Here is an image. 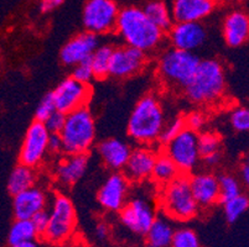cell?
Listing matches in <instances>:
<instances>
[{
	"label": "cell",
	"mask_w": 249,
	"mask_h": 247,
	"mask_svg": "<svg viewBox=\"0 0 249 247\" xmlns=\"http://www.w3.org/2000/svg\"><path fill=\"white\" fill-rule=\"evenodd\" d=\"M114 31L124 45L146 54L159 49L165 38L164 31L155 26L138 6H126L119 10Z\"/></svg>",
	"instance_id": "1"
},
{
	"label": "cell",
	"mask_w": 249,
	"mask_h": 247,
	"mask_svg": "<svg viewBox=\"0 0 249 247\" xmlns=\"http://www.w3.org/2000/svg\"><path fill=\"white\" fill-rule=\"evenodd\" d=\"M165 122L166 119L161 101L155 94H146L133 108L126 131L129 137L140 146H153L159 142Z\"/></svg>",
	"instance_id": "2"
},
{
	"label": "cell",
	"mask_w": 249,
	"mask_h": 247,
	"mask_svg": "<svg viewBox=\"0 0 249 247\" xmlns=\"http://www.w3.org/2000/svg\"><path fill=\"white\" fill-rule=\"evenodd\" d=\"M226 72L223 65L214 58L200 60L197 71L187 87L185 97L198 105H212L223 98L226 92Z\"/></svg>",
	"instance_id": "3"
},
{
	"label": "cell",
	"mask_w": 249,
	"mask_h": 247,
	"mask_svg": "<svg viewBox=\"0 0 249 247\" xmlns=\"http://www.w3.org/2000/svg\"><path fill=\"white\" fill-rule=\"evenodd\" d=\"M158 208L169 220L178 223L192 220L198 214L200 207L192 196L189 176L180 174L162 185L158 194Z\"/></svg>",
	"instance_id": "4"
},
{
	"label": "cell",
	"mask_w": 249,
	"mask_h": 247,
	"mask_svg": "<svg viewBox=\"0 0 249 247\" xmlns=\"http://www.w3.org/2000/svg\"><path fill=\"white\" fill-rule=\"evenodd\" d=\"M62 140L65 155L88 153L97 136L96 120L87 106L76 109L66 114L65 124L58 133Z\"/></svg>",
	"instance_id": "5"
},
{
	"label": "cell",
	"mask_w": 249,
	"mask_h": 247,
	"mask_svg": "<svg viewBox=\"0 0 249 247\" xmlns=\"http://www.w3.org/2000/svg\"><path fill=\"white\" fill-rule=\"evenodd\" d=\"M200 58L195 52L170 47L160 54L156 71L165 85L174 89H185L197 71Z\"/></svg>",
	"instance_id": "6"
},
{
	"label": "cell",
	"mask_w": 249,
	"mask_h": 247,
	"mask_svg": "<svg viewBox=\"0 0 249 247\" xmlns=\"http://www.w3.org/2000/svg\"><path fill=\"white\" fill-rule=\"evenodd\" d=\"M76 228V209L69 197L57 194L49 210V225L42 239L51 245H62L72 236Z\"/></svg>",
	"instance_id": "7"
},
{
	"label": "cell",
	"mask_w": 249,
	"mask_h": 247,
	"mask_svg": "<svg viewBox=\"0 0 249 247\" xmlns=\"http://www.w3.org/2000/svg\"><path fill=\"white\" fill-rule=\"evenodd\" d=\"M197 137V132L185 128L173 140L164 145V152L173 160L181 174L189 176L198 166L201 157Z\"/></svg>",
	"instance_id": "8"
},
{
	"label": "cell",
	"mask_w": 249,
	"mask_h": 247,
	"mask_svg": "<svg viewBox=\"0 0 249 247\" xmlns=\"http://www.w3.org/2000/svg\"><path fill=\"white\" fill-rule=\"evenodd\" d=\"M119 10L115 0H87L82 13L86 31L97 36L113 33Z\"/></svg>",
	"instance_id": "9"
},
{
	"label": "cell",
	"mask_w": 249,
	"mask_h": 247,
	"mask_svg": "<svg viewBox=\"0 0 249 247\" xmlns=\"http://www.w3.org/2000/svg\"><path fill=\"white\" fill-rule=\"evenodd\" d=\"M50 132L45 128L44 122L34 121L25 133L24 141L19 153L20 165L37 168L41 166L46 156L49 155Z\"/></svg>",
	"instance_id": "10"
},
{
	"label": "cell",
	"mask_w": 249,
	"mask_h": 247,
	"mask_svg": "<svg viewBox=\"0 0 249 247\" xmlns=\"http://www.w3.org/2000/svg\"><path fill=\"white\" fill-rule=\"evenodd\" d=\"M156 216L158 214L155 207L148 199L142 197L126 200L124 207L119 210L121 223L129 231L140 236H145L146 231L149 230Z\"/></svg>",
	"instance_id": "11"
},
{
	"label": "cell",
	"mask_w": 249,
	"mask_h": 247,
	"mask_svg": "<svg viewBox=\"0 0 249 247\" xmlns=\"http://www.w3.org/2000/svg\"><path fill=\"white\" fill-rule=\"evenodd\" d=\"M90 95H92V89L89 84L74 81L72 77L63 79L55 88V90L51 92L56 110L63 114H69L76 109L87 106Z\"/></svg>",
	"instance_id": "12"
},
{
	"label": "cell",
	"mask_w": 249,
	"mask_h": 247,
	"mask_svg": "<svg viewBox=\"0 0 249 247\" xmlns=\"http://www.w3.org/2000/svg\"><path fill=\"white\" fill-rule=\"evenodd\" d=\"M148 65V54L126 45L113 47L109 76L118 79L137 76Z\"/></svg>",
	"instance_id": "13"
},
{
	"label": "cell",
	"mask_w": 249,
	"mask_h": 247,
	"mask_svg": "<svg viewBox=\"0 0 249 247\" xmlns=\"http://www.w3.org/2000/svg\"><path fill=\"white\" fill-rule=\"evenodd\" d=\"M130 182L122 172H113L97 193V200L104 210L119 213L128 200Z\"/></svg>",
	"instance_id": "14"
},
{
	"label": "cell",
	"mask_w": 249,
	"mask_h": 247,
	"mask_svg": "<svg viewBox=\"0 0 249 247\" xmlns=\"http://www.w3.org/2000/svg\"><path fill=\"white\" fill-rule=\"evenodd\" d=\"M207 31L201 22H174L167 31L173 49L195 52L205 45Z\"/></svg>",
	"instance_id": "15"
},
{
	"label": "cell",
	"mask_w": 249,
	"mask_h": 247,
	"mask_svg": "<svg viewBox=\"0 0 249 247\" xmlns=\"http://www.w3.org/2000/svg\"><path fill=\"white\" fill-rule=\"evenodd\" d=\"M156 151L151 146H139L132 149L123 174L129 182L140 183L151 178L154 162L156 158Z\"/></svg>",
	"instance_id": "16"
},
{
	"label": "cell",
	"mask_w": 249,
	"mask_h": 247,
	"mask_svg": "<svg viewBox=\"0 0 249 247\" xmlns=\"http://www.w3.org/2000/svg\"><path fill=\"white\" fill-rule=\"evenodd\" d=\"M218 0H173L174 22H201L216 10Z\"/></svg>",
	"instance_id": "17"
},
{
	"label": "cell",
	"mask_w": 249,
	"mask_h": 247,
	"mask_svg": "<svg viewBox=\"0 0 249 247\" xmlns=\"http://www.w3.org/2000/svg\"><path fill=\"white\" fill-rule=\"evenodd\" d=\"M99 36L85 31L80 35L74 36L62 47L60 57L62 63L73 67L81 62L88 61L90 54L99 46Z\"/></svg>",
	"instance_id": "18"
},
{
	"label": "cell",
	"mask_w": 249,
	"mask_h": 247,
	"mask_svg": "<svg viewBox=\"0 0 249 247\" xmlns=\"http://www.w3.org/2000/svg\"><path fill=\"white\" fill-rule=\"evenodd\" d=\"M192 196L200 208H211L219 203L218 177L210 172L189 176Z\"/></svg>",
	"instance_id": "19"
},
{
	"label": "cell",
	"mask_w": 249,
	"mask_h": 247,
	"mask_svg": "<svg viewBox=\"0 0 249 247\" xmlns=\"http://www.w3.org/2000/svg\"><path fill=\"white\" fill-rule=\"evenodd\" d=\"M47 204H49V198L46 192L41 187L34 185L14 196L13 209L17 219L30 220L38 212L46 209Z\"/></svg>",
	"instance_id": "20"
},
{
	"label": "cell",
	"mask_w": 249,
	"mask_h": 247,
	"mask_svg": "<svg viewBox=\"0 0 249 247\" xmlns=\"http://www.w3.org/2000/svg\"><path fill=\"white\" fill-rule=\"evenodd\" d=\"M97 152L108 169L113 172H121L128 162L132 147L123 140L110 137L99 142L97 146Z\"/></svg>",
	"instance_id": "21"
},
{
	"label": "cell",
	"mask_w": 249,
	"mask_h": 247,
	"mask_svg": "<svg viewBox=\"0 0 249 247\" xmlns=\"http://www.w3.org/2000/svg\"><path fill=\"white\" fill-rule=\"evenodd\" d=\"M88 158L87 153L81 155H65L55 168V178L63 187H72L85 176L87 172Z\"/></svg>",
	"instance_id": "22"
},
{
	"label": "cell",
	"mask_w": 249,
	"mask_h": 247,
	"mask_svg": "<svg viewBox=\"0 0 249 247\" xmlns=\"http://www.w3.org/2000/svg\"><path fill=\"white\" fill-rule=\"evenodd\" d=\"M222 33L230 47H241L249 37V17L243 10H233L226 16Z\"/></svg>",
	"instance_id": "23"
},
{
	"label": "cell",
	"mask_w": 249,
	"mask_h": 247,
	"mask_svg": "<svg viewBox=\"0 0 249 247\" xmlns=\"http://www.w3.org/2000/svg\"><path fill=\"white\" fill-rule=\"evenodd\" d=\"M175 229L165 216H156L146 231V244L149 247H170Z\"/></svg>",
	"instance_id": "24"
},
{
	"label": "cell",
	"mask_w": 249,
	"mask_h": 247,
	"mask_svg": "<svg viewBox=\"0 0 249 247\" xmlns=\"http://www.w3.org/2000/svg\"><path fill=\"white\" fill-rule=\"evenodd\" d=\"M180 174V171H178L175 163L164 151L156 153L150 180H153L156 184L162 187V185L175 180L176 177H178Z\"/></svg>",
	"instance_id": "25"
},
{
	"label": "cell",
	"mask_w": 249,
	"mask_h": 247,
	"mask_svg": "<svg viewBox=\"0 0 249 247\" xmlns=\"http://www.w3.org/2000/svg\"><path fill=\"white\" fill-rule=\"evenodd\" d=\"M34 185H36L35 168L19 165L11 171L8 180V190L13 197Z\"/></svg>",
	"instance_id": "26"
},
{
	"label": "cell",
	"mask_w": 249,
	"mask_h": 247,
	"mask_svg": "<svg viewBox=\"0 0 249 247\" xmlns=\"http://www.w3.org/2000/svg\"><path fill=\"white\" fill-rule=\"evenodd\" d=\"M142 10L148 19L164 33H167L170 27L173 26V15L165 0H151Z\"/></svg>",
	"instance_id": "27"
},
{
	"label": "cell",
	"mask_w": 249,
	"mask_h": 247,
	"mask_svg": "<svg viewBox=\"0 0 249 247\" xmlns=\"http://www.w3.org/2000/svg\"><path fill=\"white\" fill-rule=\"evenodd\" d=\"M113 47L109 45H99L88 58L94 79H106L109 76V65Z\"/></svg>",
	"instance_id": "28"
},
{
	"label": "cell",
	"mask_w": 249,
	"mask_h": 247,
	"mask_svg": "<svg viewBox=\"0 0 249 247\" xmlns=\"http://www.w3.org/2000/svg\"><path fill=\"white\" fill-rule=\"evenodd\" d=\"M36 237H37V232L31 220L17 219L9 230L8 242L11 247H17L22 242L35 240Z\"/></svg>",
	"instance_id": "29"
},
{
	"label": "cell",
	"mask_w": 249,
	"mask_h": 247,
	"mask_svg": "<svg viewBox=\"0 0 249 247\" xmlns=\"http://www.w3.org/2000/svg\"><path fill=\"white\" fill-rule=\"evenodd\" d=\"M222 204H223V209H225L226 219L228 220V223L233 224L246 214L249 207V200L247 196L239 194L230 200L223 201Z\"/></svg>",
	"instance_id": "30"
},
{
	"label": "cell",
	"mask_w": 249,
	"mask_h": 247,
	"mask_svg": "<svg viewBox=\"0 0 249 247\" xmlns=\"http://www.w3.org/2000/svg\"><path fill=\"white\" fill-rule=\"evenodd\" d=\"M219 203L227 201L242 194V185L237 177L232 174H223L218 177Z\"/></svg>",
	"instance_id": "31"
},
{
	"label": "cell",
	"mask_w": 249,
	"mask_h": 247,
	"mask_svg": "<svg viewBox=\"0 0 249 247\" xmlns=\"http://www.w3.org/2000/svg\"><path fill=\"white\" fill-rule=\"evenodd\" d=\"M170 247H202L196 231L190 228H180L174 231Z\"/></svg>",
	"instance_id": "32"
},
{
	"label": "cell",
	"mask_w": 249,
	"mask_h": 247,
	"mask_svg": "<svg viewBox=\"0 0 249 247\" xmlns=\"http://www.w3.org/2000/svg\"><path fill=\"white\" fill-rule=\"evenodd\" d=\"M197 146L200 157L203 158L208 155H212V153L219 152V148H221V139H219V136L217 133L206 131V132H202L198 135Z\"/></svg>",
	"instance_id": "33"
},
{
	"label": "cell",
	"mask_w": 249,
	"mask_h": 247,
	"mask_svg": "<svg viewBox=\"0 0 249 247\" xmlns=\"http://www.w3.org/2000/svg\"><path fill=\"white\" fill-rule=\"evenodd\" d=\"M231 126L237 132H247L249 130V110L246 106H237L230 114Z\"/></svg>",
	"instance_id": "34"
},
{
	"label": "cell",
	"mask_w": 249,
	"mask_h": 247,
	"mask_svg": "<svg viewBox=\"0 0 249 247\" xmlns=\"http://www.w3.org/2000/svg\"><path fill=\"white\" fill-rule=\"evenodd\" d=\"M183 129H185V121H183V117L181 116H176L170 120L169 122H165L161 133H160L159 142L161 145L167 144L170 140H173Z\"/></svg>",
	"instance_id": "35"
},
{
	"label": "cell",
	"mask_w": 249,
	"mask_h": 247,
	"mask_svg": "<svg viewBox=\"0 0 249 247\" xmlns=\"http://www.w3.org/2000/svg\"><path fill=\"white\" fill-rule=\"evenodd\" d=\"M56 108H55V104H53V100H52V97H51V93L46 94L44 98L41 99V101L38 103L37 108H36V112H35V117H36V121H40V122H44L52 113L55 112Z\"/></svg>",
	"instance_id": "36"
},
{
	"label": "cell",
	"mask_w": 249,
	"mask_h": 247,
	"mask_svg": "<svg viewBox=\"0 0 249 247\" xmlns=\"http://www.w3.org/2000/svg\"><path fill=\"white\" fill-rule=\"evenodd\" d=\"M72 78L77 82L85 83V84H89V82L93 79V72L88 61L81 62L78 65L73 66V71H72Z\"/></svg>",
	"instance_id": "37"
},
{
	"label": "cell",
	"mask_w": 249,
	"mask_h": 247,
	"mask_svg": "<svg viewBox=\"0 0 249 247\" xmlns=\"http://www.w3.org/2000/svg\"><path fill=\"white\" fill-rule=\"evenodd\" d=\"M65 119H66V114L55 110L45 120L44 125L50 133H60L63 128V124H65Z\"/></svg>",
	"instance_id": "38"
},
{
	"label": "cell",
	"mask_w": 249,
	"mask_h": 247,
	"mask_svg": "<svg viewBox=\"0 0 249 247\" xmlns=\"http://www.w3.org/2000/svg\"><path fill=\"white\" fill-rule=\"evenodd\" d=\"M183 121H185V128L195 131V132H198L206 125V116L201 112H191L183 117Z\"/></svg>",
	"instance_id": "39"
},
{
	"label": "cell",
	"mask_w": 249,
	"mask_h": 247,
	"mask_svg": "<svg viewBox=\"0 0 249 247\" xmlns=\"http://www.w3.org/2000/svg\"><path fill=\"white\" fill-rule=\"evenodd\" d=\"M31 223L35 226V230L37 232V236H42L46 230L47 225H49V210L45 209L38 212L37 214L34 215L30 219Z\"/></svg>",
	"instance_id": "40"
},
{
	"label": "cell",
	"mask_w": 249,
	"mask_h": 247,
	"mask_svg": "<svg viewBox=\"0 0 249 247\" xmlns=\"http://www.w3.org/2000/svg\"><path fill=\"white\" fill-rule=\"evenodd\" d=\"M47 148H49V153H51V155H61V153H63L62 140H61L58 133H50Z\"/></svg>",
	"instance_id": "41"
},
{
	"label": "cell",
	"mask_w": 249,
	"mask_h": 247,
	"mask_svg": "<svg viewBox=\"0 0 249 247\" xmlns=\"http://www.w3.org/2000/svg\"><path fill=\"white\" fill-rule=\"evenodd\" d=\"M63 3L65 0H40V10L45 14L51 13L60 8Z\"/></svg>",
	"instance_id": "42"
},
{
	"label": "cell",
	"mask_w": 249,
	"mask_h": 247,
	"mask_svg": "<svg viewBox=\"0 0 249 247\" xmlns=\"http://www.w3.org/2000/svg\"><path fill=\"white\" fill-rule=\"evenodd\" d=\"M201 160L205 162L206 166L208 167H214L217 166L221 161V152H217V153H212V155H208L206 157L201 158Z\"/></svg>",
	"instance_id": "43"
},
{
	"label": "cell",
	"mask_w": 249,
	"mask_h": 247,
	"mask_svg": "<svg viewBox=\"0 0 249 247\" xmlns=\"http://www.w3.org/2000/svg\"><path fill=\"white\" fill-rule=\"evenodd\" d=\"M239 177H241V181L244 184H248L249 183V165L248 162L242 163L241 168H239Z\"/></svg>",
	"instance_id": "44"
},
{
	"label": "cell",
	"mask_w": 249,
	"mask_h": 247,
	"mask_svg": "<svg viewBox=\"0 0 249 247\" xmlns=\"http://www.w3.org/2000/svg\"><path fill=\"white\" fill-rule=\"evenodd\" d=\"M108 232H109V229H108L107 224L101 223L96 226V235L98 239L104 240L108 236Z\"/></svg>",
	"instance_id": "45"
},
{
	"label": "cell",
	"mask_w": 249,
	"mask_h": 247,
	"mask_svg": "<svg viewBox=\"0 0 249 247\" xmlns=\"http://www.w3.org/2000/svg\"><path fill=\"white\" fill-rule=\"evenodd\" d=\"M17 247H42V246L38 244L35 239V240H30V241L22 242V244H20L19 246H17Z\"/></svg>",
	"instance_id": "46"
},
{
	"label": "cell",
	"mask_w": 249,
	"mask_h": 247,
	"mask_svg": "<svg viewBox=\"0 0 249 247\" xmlns=\"http://www.w3.org/2000/svg\"><path fill=\"white\" fill-rule=\"evenodd\" d=\"M227 1H238V0H227Z\"/></svg>",
	"instance_id": "47"
}]
</instances>
